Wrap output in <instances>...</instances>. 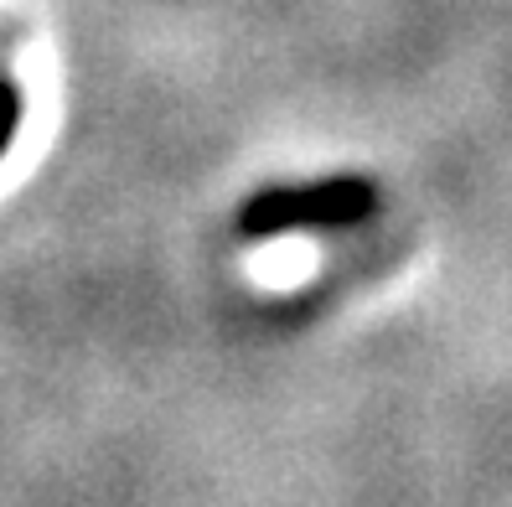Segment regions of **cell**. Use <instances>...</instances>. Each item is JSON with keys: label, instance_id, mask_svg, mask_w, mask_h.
<instances>
[{"label": "cell", "instance_id": "6da1fadb", "mask_svg": "<svg viewBox=\"0 0 512 507\" xmlns=\"http://www.w3.org/2000/svg\"><path fill=\"white\" fill-rule=\"evenodd\" d=\"M378 213V187L363 171H337L321 182L295 187H264L238 207V233L244 238H285V233H326V228H357Z\"/></svg>", "mask_w": 512, "mask_h": 507}]
</instances>
